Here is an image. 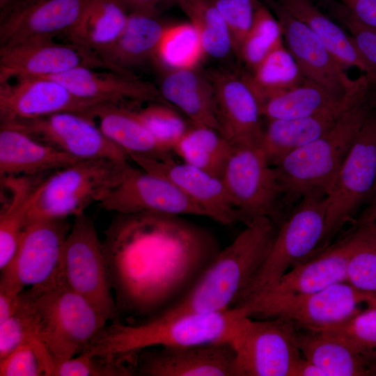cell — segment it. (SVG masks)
Wrapping results in <instances>:
<instances>
[{"mask_svg":"<svg viewBox=\"0 0 376 376\" xmlns=\"http://www.w3.org/2000/svg\"><path fill=\"white\" fill-rule=\"evenodd\" d=\"M246 315L243 308L233 307L212 313L157 315L132 324L111 322L83 352L130 363L138 352L148 347L232 342Z\"/></svg>","mask_w":376,"mask_h":376,"instance_id":"4","label":"cell"},{"mask_svg":"<svg viewBox=\"0 0 376 376\" xmlns=\"http://www.w3.org/2000/svg\"><path fill=\"white\" fill-rule=\"evenodd\" d=\"M33 339H36L35 320L29 298L22 291L15 313L0 322V359L18 346Z\"/></svg>","mask_w":376,"mask_h":376,"instance_id":"43","label":"cell"},{"mask_svg":"<svg viewBox=\"0 0 376 376\" xmlns=\"http://www.w3.org/2000/svg\"><path fill=\"white\" fill-rule=\"evenodd\" d=\"M86 0H21L0 19V47L67 33Z\"/></svg>","mask_w":376,"mask_h":376,"instance_id":"23","label":"cell"},{"mask_svg":"<svg viewBox=\"0 0 376 376\" xmlns=\"http://www.w3.org/2000/svg\"><path fill=\"white\" fill-rule=\"evenodd\" d=\"M232 146L217 129L191 124L173 152L181 161L221 177Z\"/></svg>","mask_w":376,"mask_h":376,"instance_id":"35","label":"cell"},{"mask_svg":"<svg viewBox=\"0 0 376 376\" xmlns=\"http://www.w3.org/2000/svg\"><path fill=\"white\" fill-rule=\"evenodd\" d=\"M260 1L278 19L286 48L301 75L322 86L337 100H345L355 88L357 79H350L345 68L315 34L276 0Z\"/></svg>","mask_w":376,"mask_h":376,"instance_id":"14","label":"cell"},{"mask_svg":"<svg viewBox=\"0 0 376 376\" xmlns=\"http://www.w3.org/2000/svg\"><path fill=\"white\" fill-rule=\"evenodd\" d=\"M323 332L345 342L371 368L376 364V304L364 308L342 324Z\"/></svg>","mask_w":376,"mask_h":376,"instance_id":"41","label":"cell"},{"mask_svg":"<svg viewBox=\"0 0 376 376\" xmlns=\"http://www.w3.org/2000/svg\"><path fill=\"white\" fill-rule=\"evenodd\" d=\"M318 84L304 78L295 86L260 102L262 116L269 120L308 116L343 105Z\"/></svg>","mask_w":376,"mask_h":376,"instance_id":"34","label":"cell"},{"mask_svg":"<svg viewBox=\"0 0 376 376\" xmlns=\"http://www.w3.org/2000/svg\"><path fill=\"white\" fill-rule=\"evenodd\" d=\"M295 18L307 26L344 68L355 67L376 81V70L364 58L352 37L311 0H276Z\"/></svg>","mask_w":376,"mask_h":376,"instance_id":"30","label":"cell"},{"mask_svg":"<svg viewBox=\"0 0 376 376\" xmlns=\"http://www.w3.org/2000/svg\"><path fill=\"white\" fill-rule=\"evenodd\" d=\"M373 109H375V111L376 112V96H375V101H374Z\"/></svg>","mask_w":376,"mask_h":376,"instance_id":"56","label":"cell"},{"mask_svg":"<svg viewBox=\"0 0 376 376\" xmlns=\"http://www.w3.org/2000/svg\"><path fill=\"white\" fill-rule=\"evenodd\" d=\"M99 205L118 214L150 212L204 217L202 210L168 179L132 166Z\"/></svg>","mask_w":376,"mask_h":376,"instance_id":"20","label":"cell"},{"mask_svg":"<svg viewBox=\"0 0 376 376\" xmlns=\"http://www.w3.org/2000/svg\"><path fill=\"white\" fill-rule=\"evenodd\" d=\"M376 202V189H375V193L373 194V196L370 202V204L371 203H375Z\"/></svg>","mask_w":376,"mask_h":376,"instance_id":"54","label":"cell"},{"mask_svg":"<svg viewBox=\"0 0 376 376\" xmlns=\"http://www.w3.org/2000/svg\"><path fill=\"white\" fill-rule=\"evenodd\" d=\"M220 178L240 221L246 225L259 217H269L277 226L282 221L280 187L260 146H233Z\"/></svg>","mask_w":376,"mask_h":376,"instance_id":"12","label":"cell"},{"mask_svg":"<svg viewBox=\"0 0 376 376\" xmlns=\"http://www.w3.org/2000/svg\"><path fill=\"white\" fill-rule=\"evenodd\" d=\"M372 375H376V364L371 368Z\"/></svg>","mask_w":376,"mask_h":376,"instance_id":"55","label":"cell"},{"mask_svg":"<svg viewBox=\"0 0 376 376\" xmlns=\"http://www.w3.org/2000/svg\"><path fill=\"white\" fill-rule=\"evenodd\" d=\"M235 347L230 341L148 347L133 358L134 375L234 376Z\"/></svg>","mask_w":376,"mask_h":376,"instance_id":"16","label":"cell"},{"mask_svg":"<svg viewBox=\"0 0 376 376\" xmlns=\"http://www.w3.org/2000/svg\"><path fill=\"white\" fill-rule=\"evenodd\" d=\"M166 1L168 0H120L128 13H143L155 16H157L159 6Z\"/></svg>","mask_w":376,"mask_h":376,"instance_id":"49","label":"cell"},{"mask_svg":"<svg viewBox=\"0 0 376 376\" xmlns=\"http://www.w3.org/2000/svg\"><path fill=\"white\" fill-rule=\"evenodd\" d=\"M204 54L200 36L189 22L166 25L155 63L167 70L195 69Z\"/></svg>","mask_w":376,"mask_h":376,"instance_id":"38","label":"cell"},{"mask_svg":"<svg viewBox=\"0 0 376 376\" xmlns=\"http://www.w3.org/2000/svg\"><path fill=\"white\" fill-rule=\"evenodd\" d=\"M373 226V223L353 224L342 239L292 267L266 292L306 293L347 281L350 260Z\"/></svg>","mask_w":376,"mask_h":376,"instance_id":"21","label":"cell"},{"mask_svg":"<svg viewBox=\"0 0 376 376\" xmlns=\"http://www.w3.org/2000/svg\"><path fill=\"white\" fill-rule=\"evenodd\" d=\"M21 0H0V19L3 18L10 10Z\"/></svg>","mask_w":376,"mask_h":376,"instance_id":"53","label":"cell"},{"mask_svg":"<svg viewBox=\"0 0 376 376\" xmlns=\"http://www.w3.org/2000/svg\"><path fill=\"white\" fill-rule=\"evenodd\" d=\"M351 95L341 106L308 116L269 120L260 148L272 166L285 155L315 141L329 131L348 105Z\"/></svg>","mask_w":376,"mask_h":376,"instance_id":"29","label":"cell"},{"mask_svg":"<svg viewBox=\"0 0 376 376\" xmlns=\"http://www.w3.org/2000/svg\"><path fill=\"white\" fill-rule=\"evenodd\" d=\"M368 237L354 253L347 281L357 290L376 297V222Z\"/></svg>","mask_w":376,"mask_h":376,"instance_id":"44","label":"cell"},{"mask_svg":"<svg viewBox=\"0 0 376 376\" xmlns=\"http://www.w3.org/2000/svg\"><path fill=\"white\" fill-rule=\"evenodd\" d=\"M70 228L66 219L28 221L13 259L1 271L0 289L37 292L62 283L63 247Z\"/></svg>","mask_w":376,"mask_h":376,"instance_id":"11","label":"cell"},{"mask_svg":"<svg viewBox=\"0 0 376 376\" xmlns=\"http://www.w3.org/2000/svg\"><path fill=\"white\" fill-rule=\"evenodd\" d=\"M229 31L237 57L254 17L258 0H212Z\"/></svg>","mask_w":376,"mask_h":376,"instance_id":"45","label":"cell"},{"mask_svg":"<svg viewBox=\"0 0 376 376\" xmlns=\"http://www.w3.org/2000/svg\"><path fill=\"white\" fill-rule=\"evenodd\" d=\"M196 28L205 54L223 59L233 52L227 26L212 0H173Z\"/></svg>","mask_w":376,"mask_h":376,"instance_id":"36","label":"cell"},{"mask_svg":"<svg viewBox=\"0 0 376 376\" xmlns=\"http://www.w3.org/2000/svg\"><path fill=\"white\" fill-rule=\"evenodd\" d=\"M20 299V293L15 294L0 289V322L13 315L17 311Z\"/></svg>","mask_w":376,"mask_h":376,"instance_id":"50","label":"cell"},{"mask_svg":"<svg viewBox=\"0 0 376 376\" xmlns=\"http://www.w3.org/2000/svg\"><path fill=\"white\" fill-rule=\"evenodd\" d=\"M86 352L68 359H58L52 355L45 370V376H128L133 375L130 366Z\"/></svg>","mask_w":376,"mask_h":376,"instance_id":"42","label":"cell"},{"mask_svg":"<svg viewBox=\"0 0 376 376\" xmlns=\"http://www.w3.org/2000/svg\"><path fill=\"white\" fill-rule=\"evenodd\" d=\"M130 159L139 167L171 181L202 210L204 217L223 225L240 222L220 177L172 157L157 159L132 155Z\"/></svg>","mask_w":376,"mask_h":376,"instance_id":"22","label":"cell"},{"mask_svg":"<svg viewBox=\"0 0 376 376\" xmlns=\"http://www.w3.org/2000/svg\"><path fill=\"white\" fill-rule=\"evenodd\" d=\"M278 226L269 217L256 218L219 251L189 290L157 315L212 313L235 307L272 244Z\"/></svg>","mask_w":376,"mask_h":376,"instance_id":"3","label":"cell"},{"mask_svg":"<svg viewBox=\"0 0 376 376\" xmlns=\"http://www.w3.org/2000/svg\"><path fill=\"white\" fill-rule=\"evenodd\" d=\"M132 166L110 158L79 160L41 180L40 191L30 207L28 221L67 219L99 204L123 180ZM27 221V223H28Z\"/></svg>","mask_w":376,"mask_h":376,"instance_id":"6","label":"cell"},{"mask_svg":"<svg viewBox=\"0 0 376 376\" xmlns=\"http://www.w3.org/2000/svg\"><path fill=\"white\" fill-rule=\"evenodd\" d=\"M290 376H325V374L317 366L301 356L295 363Z\"/></svg>","mask_w":376,"mask_h":376,"instance_id":"51","label":"cell"},{"mask_svg":"<svg viewBox=\"0 0 376 376\" xmlns=\"http://www.w3.org/2000/svg\"><path fill=\"white\" fill-rule=\"evenodd\" d=\"M297 332L293 324L280 318L243 316L232 341L234 376H290L302 356Z\"/></svg>","mask_w":376,"mask_h":376,"instance_id":"13","label":"cell"},{"mask_svg":"<svg viewBox=\"0 0 376 376\" xmlns=\"http://www.w3.org/2000/svg\"><path fill=\"white\" fill-rule=\"evenodd\" d=\"M101 103L81 98L48 77H22L0 84L1 123L62 112L84 113Z\"/></svg>","mask_w":376,"mask_h":376,"instance_id":"18","label":"cell"},{"mask_svg":"<svg viewBox=\"0 0 376 376\" xmlns=\"http://www.w3.org/2000/svg\"><path fill=\"white\" fill-rule=\"evenodd\" d=\"M363 24L376 29V0H336Z\"/></svg>","mask_w":376,"mask_h":376,"instance_id":"48","label":"cell"},{"mask_svg":"<svg viewBox=\"0 0 376 376\" xmlns=\"http://www.w3.org/2000/svg\"><path fill=\"white\" fill-rule=\"evenodd\" d=\"M158 89L162 98L185 114L191 125L219 130L214 91L207 73L196 68L166 70Z\"/></svg>","mask_w":376,"mask_h":376,"instance_id":"27","label":"cell"},{"mask_svg":"<svg viewBox=\"0 0 376 376\" xmlns=\"http://www.w3.org/2000/svg\"><path fill=\"white\" fill-rule=\"evenodd\" d=\"M247 75L259 103L295 86L304 78L283 42L270 51Z\"/></svg>","mask_w":376,"mask_h":376,"instance_id":"37","label":"cell"},{"mask_svg":"<svg viewBox=\"0 0 376 376\" xmlns=\"http://www.w3.org/2000/svg\"><path fill=\"white\" fill-rule=\"evenodd\" d=\"M325 227V195L301 198L278 226L267 256L236 306L271 289L290 269L315 255Z\"/></svg>","mask_w":376,"mask_h":376,"instance_id":"8","label":"cell"},{"mask_svg":"<svg viewBox=\"0 0 376 376\" xmlns=\"http://www.w3.org/2000/svg\"><path fill=\"white\" fill-rule=\"evenodd\" d=\"M79 159L43 143L26 132L1 124L0 175L36 177Z\"/></svg>","mask_w":376,"mask_h":376,"instance_id":"25","label":"cell"},{"mask_svg":"<svg viewBox=\"0 0 376 376\" xmlns=\"http://www.w3.org/2000/svg\"><path fill=\"white\" fill-rule=\"evenodd\" d=\"M33 340L22 344L0 359L1 376H42Z\"/></svg>","mask_w":376,"mask_h":376,"instance_id":"47","label":"cell"},{"mask_svg":"<svg viewBox=\"0 0 376 376\" xmlns=\"http://www.w3.org/2000/svg\"><path fill=\"white\" fill-rule=\"evenodd\" d=\"M1 124L24 131L79 160L130 159L107 137L95 120L84 113L62 112L31 120Z\"/></svg>","mask_w":376,"mask_h":376,"instance_id":"15","label":"cell"},{"mask_svg":"<svg viewBox=\"0 0 376 376\" xmlns=\"http://www.w3.org/2000/svg\"><path fill=\"white\" fill-rule=\"evenodd\" d=\"M48 78L60 82L75 95L98 103L138 104L162 99L153 84L113 71L100 72L80 66Z\"/></svg>","mask_w":376,"mask_h":376,"instance_id":"24","label":"cell"},{"mask_svg":"<svg viewBox=\"0 0 376 376\" xmlns=\"http://www.w3.org/2000/svg\"><path fill=\"white\" fill-rule=\"evenodd\" d=\"M166 25L157 16L131 13L114 43L100 59L111 71L134 76L132 70L155 63L157 48Z\"/></svg>","mask_w":376,"mask_h":376,"instance_id":"26","label":"cell"},{"mask_svg":"<svg viewBox=\"0 0 376 376\" xmlns=\"http://www.w3.org/2000/svg\"><path fill=\"white\" fill-rule=\"evenodd\" d=\"M84 114L92 118L107 137L129 157L164 159L172 157L156 143L135 109L116 103H101Z\"/></svg>","mask_w":376,"mask_h":376,"instance_id":"28","label":"cell"},{"mask_svg":"<svg viewBox=\"0 0 376 376\" xmlns=\"http://www.w3.org/2000/svg\"><path fill=\"white\" fill-rule=\"evenodd\" d=\"M279 22L272 10L258 0L251 27L237 56L251 71L267 54L283 42Z\"/></svg>","mask_w":376,"mask_h":376,"instance_id":"39","label":"cell"},{"mask_svg":"<svg viewBox=\"0 0 376 376\" xmlns=\"http://www.w3.org/2000/svg\"><path fill=\"white\" fill-rule=\"evenodd\" d=\"M301 355L325 376L372 375L370 364L345 342L323 331L298 330Z\"/></svg>","mask_w":376,"mask_h":376,"instance_id":"32","label":"cell"},{"mask_svg":"<svg viewBox=\"0 0 376 376\" xmlns=\"http://www.w3.org/2000/svg\"><path fill=\"white\" fill-rule=\"evenodd\" d=\"M1 184L10 190V197L0 214V269L13 259L28 221L30 207L40 191V181L34 177L1 178Z\"/></svg>","mask_w":376,"mask_h":376,"instance_id":"33","label":"cell"},{"mask_svg":"<svg viewBox=\"0 0 376 376\" xmlns=\"http://www.w3.org/2000/svg\"><path fill=\"white\" fill-rule=\"evenodd\" d=\"M80 66L105 68L96 55L53 38L0 47V84L22 77H49Z\"/></svg>","mask_w":376,"mask_h":376,"instance_id":"19","label":"cell"},{"mask_svg":"<svg viewBox=\"0 0 376 376\" xmlns=\"http://www.w3.org/2000/svg\"><path fill=\"white\" fill-rule=\"evenodd\" d=\"M103 246L119 315L143 321L178 301L219 251L203 228L150 212L119 214Z\"/></svg>","mask_w":376,"mask_h":376,"instance_id":"1","label":"cell"},{"mask_svg":"<svg viewBox=\"0 0 376 376\" xmlns=\"http://www.w3.org/2000/svg\"><path fill=\"white\" fill-rule=\"evenodd\" d=\"M36 328V340L56 359L81 354L107 320L82 296L63 283L41 292L25 291Z\"/></svg>","mask_w":376,"mask_h":376,"instance_id":"5","label":"cell"},{"mask_svg":"<svg viewBox=\"0 0 376 376\" xmlns=\"http://www.w3.org/2000/svg\"><path fill=\"white\" fill-rule=\"evenodd\" d=\"M207 75L214 91L219 131L233 146H260L262 114L247 73L220 69Z\"/></svg>","mask_w":376,"mask_h":376,"instance_id":"17","label":"cell"},{"mask_svg":"<svg viewBox=\"0 0 376 376\" xmlns=\"http://www.w3.org/2000/svg\"><path fill=\"white\" fill-rule=\"evenodd\" d=\"M135 111L158 146L169 153L191 125L178 111L164 103L151 102Z\"/></svg>","mask_w":376,"mask_h":376,"instance_id":"40","label":"cell"},{"mask_svg":"<svg viewBox=\"0 0 376 376\" xmlns=\"http://www.w3.org/2000/svg\"><path fill=\"white\" fill-rule=\"evenodd\" d=\"M128 15L120 0H86L77 22L65 34L100 58L121 33Z\"/></svg>","mask_w":376,"mask_h":376,"instance_id":"31","label":"cell"},{"mask_svg":"<svg viewBox=\"0 0 376 376\" xmlns=\"http://www.w3.org/2000/svg\"><path fill=\"white\" fill-rule=\"evenodd\" d=\"M376 189V112L373 108L325 196L326 227L318 251L329 245Z\"/></svg>","mask_w":376,"mask_h":376,"instance_id":"10","label":"cell"},{"mask_svg":"<svg viewBox=\"0 0 376 376\" xmlns=\"http://www.w3.org/2000/svg\"><path fill=\"white\" fill-rule=\"evenodd\" d=\"M376 96V81L363 75L334 127L315 141L285 155L272 166L281 193L282 207L303 197L326 196L366 119Z\"/></svg>","mask_w":376,"mask_h":376,"instance_id":"2","label":"cell"},{"mask_svg":"<svg viewBox=\"0 0 376 376\" xmlns=\"http://www.w3.org/2000/svg\"><path fill=\"white\" fill-rule=\"evenodd\" d=\"M373 222H376V202L369 204L361 215L353 223L366 224Z\"/></svg>","mask_w":376,"mask_h":376,"instance_id":"52","label":"cell"},{"mask_svg":"<svg viewBox=\"0 0 376 376\" xmlns=\"http://www.w3.org/2000/svg\"><path fill=\"white\" fill-rule=\"evenodd\" d=\"M61 281L84 297L107 322L120 321L103 244L85 213L75 217L65 238Z\"/></svg>","mask_w":376,"mask_h":376,"instance_id":"9","label":"cell"},{"mask_svg":"<svg viewBox=\"0 0 376 376\" xmlns=\"http://www.w3.org/2000/svg\"><path fill=\"white\" fill-rule=\"evenodd\" d=\"M321 4L345 26L360 53L376 70V29L363 24L336 0H322Z\"/></svg>","mask_w":376,"mask_h":376,"instance_id":"46","label":"cell"},{"mask_svg":"<svg viewBox=\"0 0 376 376\" xmlns=\"http://www.w3.org/2000/svg\"><path fill=\"white\" fill-rule=\"evenodd\" d=\"M374 304L375 297L343 281L306 293L265 292L240 306L249 317L280 318L298 330L323 331L345 322L361 306Z\"/></svg>","mask_w":376,"mask_h":376,"instance_id":"7","label":"cell"}]
</instances>
